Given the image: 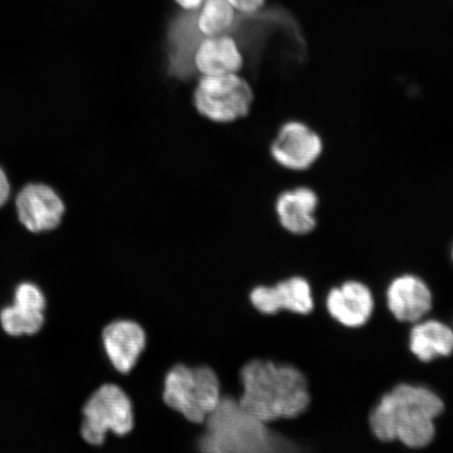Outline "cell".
I'll return each instance as SVG.
<instances>
[{
    "label": "cell",
    "instance_id": "cell-1",
    "mask_svg": "<svg viewBox=\"0 0 453 453\" xmlns=\"http://www.w3.org/2000/svg\"><path fill=\"white\" fill-rule=\"evenodd\" d=\"M446 406L426 385L400 382L385 392L368 413L371 434L385 451L426 450L437 434Z\"/></svg>",
    "mask_w": 453,
    "mask_h": 453
},
{
    "label": "cell",
    "instance_id": "cell-2",
    "mask_svg": "<svg viewBox=\"0 0 453 453\" xmlns=\"http://www.w3.org/2000/svg\"><path fill=\"white\" fill-rule=\"evenodd\" d=\"M236 398L243 410L270 425L303 416L311 402L308 377L299 367L265 358L240 368Z\"/></svg>",
    "mask_w": 453,
    "mask_h": 453
},
{
    "label": "cell",
    "instance_id": "cell-3",
    "mask_svg": "<svg viewBox=\"0 0 453 453\" xmlns=\"http://www.w3.org/2000/svg\"><path fill=\"white\" fill-rule=\"evenodd\" d=\"M196 450L203 453H298L291 439L273 425L243 410L234 395L224 394L202 425Z\"/></svg>",
    "mask_w": 453,
    "mask_h": 453
},
{
    "label": "cell",
    "instance_id": "cell-4",
    "mask_svg": "<svg viewBox=\"0 0 453 453\" xmlns=\"http://www.w3.org/2000/svg\"><path fill=\"white\" fill-rule=\"evenodd\" d=\"M223 395L219 373L208 365L179 362L163 379V404L196 427L217 409Z\"/></svg>",
    "mask_w": 453,
    "mask_h": 453
},
{
    "label": "cell",
    "instance_id": "cell-5",
    "mask_svg": "<svg viewBox=\"0 0 453 453\" xmlns=\"http://www.w3.org/2000/svg\"><path fill=\"white\" fill-rule=\"evenodd\" d=\"M81 435L88 445L101 447L109 437L126 438L135 427L133 399L120 384L104 382L82 407Z\"/></svg>",
    "mask_w": 453,
    "mask_h": 453
},
{
    "label": "cell",
    "instance_id": "cell-6",
    "mask_svg": "<svg viewBox=\"0 0 453 453\" xmlns=\"http://www.w3.org/2000/svg\"><path fill=\"white\" fill-rule=\"evenodd\" d=\"M195 105L209 120L229 123L246 117L251 110L253 92L236 73L203 76L195 90Z\"/></svg>",
    "mask_w": 453,
    "mask_h": 453
},
{
    "label": "cell",
    "instance_id": "cell-7",
    "mask_svg": "<svg viewBox=\"0 0 453 453\" xmlns=\"http://www.w3.org/2000/svg\"><path fill=\"white\" fill-rule=\"evenodd\" d=\"M248 299L253 309L264 316H308L315 310L313 288L302 275H291L272 285L255 286Z\"/></svg>",
    "mask_w": 453,
    "mask_h": 453
},
{
    "label": "cell",
    "instance_id": "cell-8",
    "mask_svg": "<svg viewBox=\"0 0 453 453\" xmlns=\"http://www.w3.org/2000/svg\"><path fill=\"white\" fill-rule=\"evenodd\" d=\"M101 347L107 362L119 375L126 377L134 371L147 348V332L139 321L116 319L102 328Z\"/></svg>",
    "mask_w": 453,
    "mask_h": 453
},
{
    "label": "cell",
    "instance_id": "cell-9",
    "mask_svg": "<svg viewBox=\"0 0 453 453\" xmlns=\"http://www.w3.org/2000/svg\"><path fill=\"white\" fill-rule=\"evenodd\" d=\"M385 308L400 325L411 326L432 313V288L422 277L413 273L396 275L384 294Z\"/></svg>",
    "mask_w": 453,
    "mask_h": 453
},
{
    "label": "cell",
    "instance_id": "cell-10",
    "mask_svg": "<svg viewBox=\"0 0 453 453\" xmlns=\"http://www.w3.org/2000/svg\"><path fill=\"white\" fill-rule=\"evenodd\" d=\"M325 309L330 319L344 328H360L376 309L372 288L359 280H347L328 288Z\"/></svg>",
    "mask_w": 453,
    "mask_h": 453
},
{
    "label": "cell",
    "instance_id": "cell-11",
    "mask_svg": "<svg viewBox=\"0 0 453 453\" xmlns=\"http://www.w3.org/2000/svg\"><path fill=\"white\" fill-rule=\"evenodd\" d=\"M324 150L320 135L307 124L290 121L272 142L271 156L283 168L303 172L314 165Z\"/></svg>",
    "mask_w": 453,
    "mask_h": 453
},
{
    "label": "cell",
    "instance_id": "cell-12",
    "mask_svg": "<svg viewBox=\"0 0 453 453\" xmlns=\"http://www.w3.org/2000/svg\"><path fill=\"white\" fill-rule=\"evenodd\" d=\"M20 223L34 234L58 228L65 212L64 201L45 184H27L16 198Z\"/></svg>",
    "mask_w": 453,
    "mask_h": 453
},
{
    "label": "cell",
    "instance_id": "cell-13",
    "mask_svg": "<svg viewBox=\"0 0 453 453\" xmlns=\"http://www.w3.org/2000/svg\"><path fill=\"white\" fill-rule=\"evenodd\" d=\"M202 35L196 24V11H185L172 22L167 33V72L178 81L195 76L194 55Z\"/></svg>",
    "mask_w": 453,
    "mask_h": 453
},
{
    "label": "cell",
    "instance_id": "cell-14",
    "mask_svg": "<svg viewBox=\"0 0 453 453\" xmlns=\"http://www.w3.org/2000/svg\"><path fill=\"white\" fill-rule=\"evenodd\" d=\"M319 197L309 187L283 191L277 197L275 212L279 224L288 234L292 236H307L319 225L317 211Z\"/></svg>",
    "mask_w": 453,
    "mask_h": 453
},
{
    "label": "cell",
    "instance_id": "cell-15",
    "mask_svg": "<svg viewBox=\"0 0 453 453\" xmlns=\"http://www.w3.org/2000/svg\"><path fill=\"white\" fill-rule=\"evenodd\" d=\"M407 347L421 364L449 358L453 354V327L438 319L426 317L411 326Z\"/></svg>",
    "mask_w": 453,
    "mask_h": 453
},
{
    "label": "cell",
    "instance_id": "cell-16",
    "mask_svg": "<svg viewBox=\"0 0 453 453\" xmlns=\"http://www.w3.org/2000/svg\"><path fill=\"white\" fill-rule=\"evenodd\" d=\"M194 65L203 76L236 73L243 65L239 42L230 34L203 37L196 49Z\"/></svg>",
    "mask_w": 453,
    "mask_h": 453
},
{
    "label": "cell",
    "instance_id": "cell-17",
    "mask_svg": "<svg viewBox=\"0 0 453 453\" xmlns=\"http://www.w3.org/2000/svg\"><path fill=\"white\" fill-rule=\"evenodd\" d=\"M236 21L237 12L228 0H203L196 11V24L202 37L232 35Z\"/></svg>",
    "mask_w": 453,
    "mask_h": 453
},
{
    "label": "cell",
    "instance_id": "cell-18",
    "mask_svg": "<svg viewBox=\"0 0 453 453\" xmlns=\"http://www.w3.org/2000/svg\"><path fill=\"white\" fill-rule=\"evenodd\" d=\"M0 322L4 331L11 336L34 335L42 330L44 316L41 311H28L14 304L3 310Z\"/></svg>",
    "mask_w": 453,
    "mask_h": 453
},
{
    "label": "cell",
    "instance_id": "cell-19",
    "mask_svg": "<svg viewBox=\"0 0 453 453\" xmlns=\"http://www.w3.org/2000/svg\"><path fill=\"white\" fill-rule=\"evenodd\" d=\"M14 304L28 311L43 313L45 307H47V299L36 285L31 282H24L16 288Z\"/></svg>",
    "mask_w": 453,
    "mask_h": 453
},
{
    "label": "cell",
    "instance_id": "cell-20",
    "mask_svg": "<svg viewBox=\"0 0 453 453\" xmlns=\"http://www.w3.org/2000/svg\"><path fill=\"white\" fill-rule=\"evenodd\" d=\"M237 13L251 16L264 7L265 0H228Z\"/></svg>",
    "mask_w": 453,
    "mask_h": 453
},
{
    "label": "cell",
    "instance_id": "cell-21",
    "mask_svg": "<svg viewBox=\"0 0 453 453\" xmlns=\"http://www.w3.org/2000/svg\"><path fill=\"white\" fill-rule=\"evenodd\" d=\"M10 196V183L7 178V174L4 172V169L0 167V208H2L5 203L9 200Z\"/></svg>",
    "mask_w": 453,
    "mask_h": 453
},
{
    "label": "cell",
    "instance_id": "cell-22",
    "mask_svg": "<svg viewBox=\"0 0 453 453\" xmlns=\"http://www.w3.org/2000/svg\"><path fill=\"white\" fill-rule=\"evenodd\" d=\"M184 11H196L200 9L203 0H174Z\"/></svg>",
    "mask_w": 453,
    "mask_h": 453
},
{
    "label": "cell",
    "instance_id": "cell-23",
    "mask_svg": "<svg viewBox=\"0 0 453 453\" xmlns=\"http://www.w3.org/2000/svg\"><path fill=\"white\" fill-rule=\"evenodd\" d=\"M450 259H451V263L453 265V241H452L451 246H450Z\"/></svg>",
    "mask_w": 453,
    "mask_h": 453
},
{
    "label": "cell",
    "instance_id": "cell-24",
    "mask_svg": "<svg viewBox=\"0 0 453 453\" xmlns=\"http://www.w3.org/2000/svg\"><path fill=\"white\" fill-rule=\"evenodd\" d=\"M452 327H453V322H452Z\"/></svg>",
    "mask_w": 453,
    "mask_h": 453
}]
</instances>
